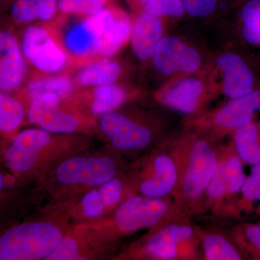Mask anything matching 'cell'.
<instances>
[{"label": "cell", "instance_id": "1", "mask_svg": "<svg viewBox=\"0 0 260 260\" xmlns=\"http://www.w3.org/2000/svg\"><path fill=\"white\" fill-rule=\"evenodd\" d=\"M61 239L60 231L52 224H20L0 237V260L47 258Z\"/></svg>", "mask_w": 260, "mask_h": 260}, {"label": "cell", "instance_id": "2", "mask_svg": "<svg viewBox=\"0 0 260 260\" xmlns=\"http://www.w3.org/2000/svg\"><path fill=\"white\" fill-rule=\"evenodd\" d=\"M218 158L213 148L203 140L191 145L181 174V194L188 201L199 200L208 189L217 166Z\"/></svg>", "mask_w": 260, "mask_h": 260}, {"label": "cell", "instance_id": "3", "mask_svg": "<svg viewBox=\"0 0 260 260\" xmlns=\"http://www.w3.org/2000/svg\"><path fill=\"white\" fill-rule=\"evenodd\" d=\"M216 63L223 75V93L229 99L245 96L260 88L259 70L244 51L223 53Z\"/></svg>", "mask_w": 260, "mask_h": 260}, {"label": "cell", "instance_id": "4", "mask_svg": "<svg viewBox=\"0 0 260 260\" xmlns=\"http://www.w3.org/2000/svg\"><path fill=\"white\" fill-rule=\"evenodd\" d=\"M169 211V205L162 199L134 197L118 208L115 223L123 233H133L155 226Z\"/></svg>", "mask_w": 260, "mask_h": 260}, {"label": "cell", "instance_id": "5", "mask_svg": "<svg viewBox=\"0 0 260 260\" xmlns=\"http://www.w3.org/2000/svg\"><path fill=\"white\" fill-rule=\"evenodd\" d=\"M116 167L106 157H75L65 160L58 168L56 178L64 184L102 186L115 177Z\"/></svg>", "mask_w": 260, "mask_h": 260}, {"label": "cell", "instance_id": "6", "mask_svg": "<svg viewBox=\"0 0 260 260\" xmlns=\"http://www.w3.org/2000/svg\"><path fill=\"white\" fill-rule=\"evenodd\" d=\"M20 45L25 59L42 71L56 73L66 64L64 53L45 29L32 25L27 27Z\"/></svg>", "mask_w": 260, "mask_h": 260}, {"label": "cell", "instance_id": "7", "mask_svg": "<svg viewBox=\"0 0 260 260\" xmlns=\"http://www.w3.org/2000/svg\"><path fill=\"white\" fill-rule=\"evenodd\" d=\"M95 37V52L110 57L129 39L133 25L126 15L102 10L87 20Z\"/></svg>", "mask_w": 260, "mask_h": 260}, {"label": "cell", "instance_id": "8", "mask_svg": "<svg viewBox=\"0 0 260 260\" xmlns=\"http://www.w3.org/2000/svg\"><path fill=\"white\" fill-rule=\"evenodd\" d=\"M154 68L162 75L194 73L201 65V56L194 48L175 37L160 39L153 51Z\"/></svg>", "mask_w": 260, "mask_h": 260}, {"label": "cell", "instance_id": "9", "mask_svg": "<svg viewBox=\"0 0 260 260\" xmlns=\"http://www.w3.org/2000/svg\"><path fill=\"white\" fill-rule=\"evenodd\" d=\"M26 74L20 43L11 30L0 28V90L9 93L16 91Z\"/></svg>", "mask_w": 260, "mask_h": 260}, {"label": "cell", "instance_id": "10", "mask_svg": "<svg viewBox=\"0 0 260 260\" xmlns=\"http://www.w3.org/2000/svg\"><path fill=\"white\" fill-rule=\"evenodd\" d=\"M100 125L103 133L111 138L113 146L119 150H141L151 142L152 134L148 128L119 113L104 114Z\"/></svg>", "mask_w": 260, "mask_h": 260}, {"label": "cell", "instance_id": "11", "mask_svg": "<svg viewBox=\"0 0 260 260\" xmlns=\"http://www.w3.org/2000/svg\"><path fill=\"white\" fill-rule=\"evenodd\" d=\"M50 140L45 130H25L16 135L5 152L8 168L17 174L28 172L35 165L43 148Z\"/></svg>", "mask_w": 260, "mask_h": 260}, {"label": "cell", "instance_id": "12", "mask_svg": "<svg viewBox=\"0 0 260 260\" xmlns=\"http://www.w3.org/2000/svg\"><path fill=\"white\" fill-rule=\"evenodd\" d=\"M59 99L52 93H43L34 98L28 109V120L51 133L75 131L78 120L75 116L59 110Z\"/></svg>", "mask_w": 260, "mask_h": 260}, {"label": "cell", "instance_id": "13", "mask_svg": "<svg viewBox=\"0 0 260 260\" xmlns=\"http://www.w3.org/2000/svg\"><path fill=\"white\" fill-rule=\"evenodd\" d=\"M237 31L244 52L260 71V0H238Z\"/></svg>", "mask_w": 260, "mask_h": 260}, {"label": "cell", "instance_id": "14", "mask_svg": "<svg viewBox=\"0 0 260 260\" xmlns=\"http://www.w3.org/2000/svg\"><path fill=\"white\" fill-rule=\"evenodd\" d=\"M260 111V88L239 99H230L214 116V122L221 129L233 131L250 123Z\"/></svg>", "mask_w": 260, "mask_h": 260}, {"label": "cell", "instance_id": "15", "mask_svg": "<svg viewBox=\"0 0 260 260\" xmlns=\"http://www.w3.org/2000/svg\"><path fill=\"white\" fill-rule=\"evenodd\" d=\"M179 181L177 164L170 156L162 154L154 160L153 174L140 185L143 196L162 199L174 190Z\"/></svg>", "mask_w": 260, "mask_h": 260}, {"label": "cell", "instance_id": "16", "mask_svg": "<svg viewBox=\"0 0 260 260\" xmlns=\"http://www.w3.org/2000/svg\"><path fill=\"white\" fill-rule=\"evenodd\" d=\"M194 235L192 228L172 224L150 238L145 247L147 254L154 259H174L178 256V246Z\"/></svg>", "mask_w": 260, "mask_h": 260}, {"label": "cell", "instance_id": "17", "mask_svg": "<svg viewBox=\"0 0 260 260\" xmlns=\"http://www.w3.org/2000/svg\"><path fill=\"white\" fill-rule=\"evenodd\" d=\"M159 18L145 12L135 21L132 30V46L135 55L141 60L152 57L162 38V24Z\"/></svg>", "mask_w": 260, "mask_h": 260}, {"label": "cell", "instance_id": "18", "mask_svg": "<svg viewBox=\"0 0 260 260\" xmlns=\"http://www.w3.org/2000/svg\"><path fill=\"white\" fill-rule=\"evenodd\" d=\"M203 90V82L198 78H185L168 88L162 94L161 101L174 110L190 114L196 110Z\"/></svg>", "mask_w": 260, "mask_h": 260}, {"label": "cell", "instance_id": "19", "mask_svg": "<svg viewBox=\"0 0 260 260\" xmlns=\"http://www.w3.org/2000/svg\"><path fill=\"white\" fill-rule=\"evenodd\" d=\"M5 4L10 21L15 25L51 20L58 7L57 0H6Z\"/></svg>", "mask_w": 260, "mask_h": 260}, {"label": "cell", "instance_id": "20", "mask_svg": "<svg viewBox=\"0 0 260 260\" xmlns=\"http://www.w3.org/2000/svg\"><path fill=\"white\" fill-rule=\"evenodd\" d=\"M236 152L248 165L260 164V125L254 121L237 130L234 134Z\"/></svg>", "mask_w": 260, "mask_h": 260}, {"label": "cell", "instance_id": "21", "mask_svg": "<svg viewBox=\"0 0 260 260\" xmlns=\"http://www.w3.org/2000/svg\"><path fill=\"white\" fill-rule=\"evenodd\" d=\"M120 74V65L116 61H106L87 67L80 72L77 79L84 86H101L112 85Z\"/></svg>", "mask_w": 260, "mask_h": 260}, {"label": "cell", "instance_id": "22", "mask_svg": "<svg viewBox=\"0 0 260 260\" xmlns=\"http://www.w3.org/2000/svg\"><path fill=\"white\" fill-rule=\"evenodd\" d=\"M25 116L21 103L9 93L0 90V132L11 133L15 131Z\"/></svg>", "mask_w": 260, "mask_h": 260}, {"label": "cell", "instance_id": "23", "mask_svg": "<svg viewBox=\"0 0 260 260\" xmlns=\"http://www.w3.org/2000/svg\"><path fill=\"white\" fill-rule=\"evenodd\" d=\"M65 44L72 53L78 55L95 52V37L87 20L73 27L68 32Z\"/></svg>", "mask_w": 260, "mask_h": 260}, {"label": "cell", "instance_id": "24", "mask_svg": "<svg viewBox=\"0 0 260 260\" xmlns=\"http://www.w3.org/2000/svg\"><path fill=\"white\" fill-rule=\"evenodd\" d=\"M126 99L122 89L113 85H101L94 90L92 112L104 114L119 107Z\"/></svg>", "mask_w": 260, "mask_h": 260}, {"label": "cell", "instance_id": "25", "mask_svg": "<svg viewBox=\"0 0 260 260\" xmlns=\"http://www.w3.org/2000/svg\"><path fill=\"white\" fill-rule=\"evenodd\" d=\"M205 258L208 260L242 259L237 248L218 234H208L203 239Z\"/></svg>", "mask_w": 260, "mask_h": 260}, {"label": "cell", "instance_id": "26", "mask_svg": "<svg viewBox=\"0 0 260 260\" xmlns=\"http://www.w3.org/2000/svg\"><path fill=\"white\" fill-rule=\"evenodd\" d=\"M221 160L223 164L225 194H236L242 189L246 178L244 172L243 162L237 155V152L229 154Z\"/></svg>", "mask_w": 260, "mask_h": 260}, {"label": "cell", "instance_id": "27", "mask_svg": "<svg viewBox=\"0 0 260 260\" xmlns=\"http://www.w3.org/2000/svg\"><path fill=\"white\" fill-rule=\"evenodd\" d=\"M72 89L73 85L68 78L50 77L31 82L27 87V91L32 99L43 93H52L64 98L69 95Z\"/></svg>", "mask_w": 260, "mask_h": 260}, {"label": "cell", "instance_id": "28", "mask_svg": "<svg viewBox=\"0 0 260 260\" xmlns=\"http://www.w3.org/2000/svg\"><path fill=\"white\" fill-rule=\"evenodd\" d=\"M145 12L155 16L179 18L184 14L182 0H139Z\"/></svg>", "mask_w": 260, "mask_h": 260}, {"label": "cell", "instance_id": "29", "mask_svg": "<svg viewBox=\"0 0 260 260\" xmlns=\"http://www.w3.org/2000/svg\"><path fill=\"white\" fill-rule=\"evenodd\" d=\"M107 0H57L61 12L73 14L93 15L104 10Z\"/></svg>", "mask_w": 260, "mask_h": 260}, {"label": "cell", "instance_id": "30", "mask_svg": "<svg viewBox=\"0 0 260 260\" xmlns=\"http://www.w3.org/2000/svg\"><path fill=\"white\" fill-rule=\"evenodd\" d=\"M239 243L242 247L255 259H260V225L245 224L237 233Z\"/></svg>", "mask_w": 260, "mask_h": 260}, {"label": "cell", "instance_id": "31", "mask_svg": "<svg viewBox=\"0 0 260 260\" xmlns=\"http://www.w3.org/2000/svg\"><path fill=\"white\" fill-rule=\"evenodd\" d=\"M241 191L243 204L249 206L254 202H260V164L253 167L251 174L246 178Z\"/></svg>", "mask_w": 260, "mask_h": 260}, {"label": "cell", "instance_id": "32", "mask_svg": "<svg viewBox=\"0 0 260 260\" xmlns=\"http://www.w3.org/2000/svg\"><path fill=\"white\" fill-rule=\"evenodd\" d=\"M223 0H182L184 10L194 18H205L217 9Z\"/></svg>", "mask_w": 260, "mask_h": 260}, {"label": "cell", "instance_id": "33", "mask_svg": "<svg viewBox=\"0 0 260 260\" xmlns=\"http://www.w3.org/2000/svg\"><path fill=\"white\" fill-rule=\"evenodd\" d=\"M78 244L74 239L66 237L61 239L54 251L48 256V260L80 259Z\"/></svg>", "mask_w": 260, "mask_h": 260}, {"label": "cell", "instance_id": "34", "mask_svg": "<svg viewBox=\"0 0 260 260\" xmlns=\"http://www.w3.org/2000/svg\"><path fill=\"white\" fill-rule=\"evenodd\" d=\"M82 204L84 215L88 218L100 216L106 208L99 190L89 191L84 197Z\"/></svg>", "mask_w": 260, "mask_h": 260}, {"label": "cell", "instance_id": "35", "mask_svg": "<svg viewBox=\"0 0 260 260\" xmlns=\"http://www.w3.org/2000/svg\"><path fill=\"white\" fill-rule=\"evenodd\" d=\"M99 191L106 208L114 206L121 199L122 185L120 181L113 179L101 186Z\"/></svg>", "mask_w": 260, "mask_h": 260}, {"label": "cell", "instance_id": "36", "mask_svg": "<svg viewBox=\"0 0 260 260\" xmlns=\"http://www.w3.org/2000/svg\"><path fill=\"white\" fill-rule=\"evenodd\" d=\"M207 194L210 200L213 201H218L225 194V182H224L223 164L218 161L216 170L214 174L209 185L207 189Z\"/></svg>", "mask_w": 260, "mask_h": 260}, {"label": "cell", "instance_id": "37", "mask_svg": "<svg viewBox=\"0 0 260 260\" xmlns=\"http://www.w3.org/2000/svg\"><path fill=\"white\" fill-rule=\"evenodd\" d=\"M5 184V179L4 176L3 174H0V193H1L2 190H3V188H4Z\"/></svg>", "mask_w": 260, "mask_h": 260}, {"label": "cell", "instance_id": "38", "mask_svg": "<svg viewBox=\"0 0 260 260\" xmlns=\"http://www.w3.org/2000/svg\"><path fill=\"white\" fill-rule=\"evenodd\" d=\"M5 2H6V0H0V3H5Z\"/></svg>", "mask_w": 260, "mask_h": 260}]
</instances>
